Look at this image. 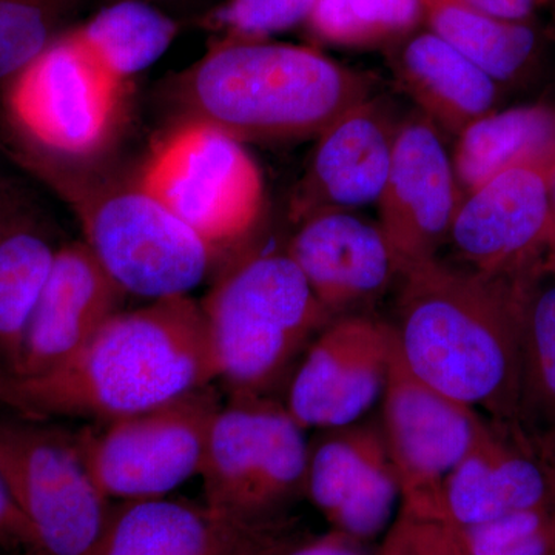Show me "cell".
I'll use <instances>...</instances> for the list:
<instances>
[{
    "instance_id": "obj_1",
    "label": "cell",
    "mask_w": 555,
    "mask_h": 555,
    "mask_svg": "<svg viewBox=\"0 0 555 555\" xmlns=\"http://www.w3.org/2000/svg\"><path fill=\"white\" fill-rule=\"evenodd\" d=\"M201 302L185 297L120 310L80 349L36 374L0 367V408L28 420L112 422L214 385Z\"/></svg>"
},
{
    "instance_id": "obj_2",
    "label": "cell",
    "mask_w": 555,
    "mask_h": 555,
    "mask_svg": "<svg viewBox=\"0 0 555 555\" xmlns=\"http://www.w3.org/2000/svg\"><path fill=\"white\" fill-rule=\"evenodd\" d=\"M535 268L485 275L434 258L401 272L392 326L409 371L443 396L521 429L525 292Z\"/></svg>"
},
{
    "instance_id": "obj_3",
    "label": "cell",
    "mask_w": 555,
    "mask_h": 555,
    "mask_svg": "<svg viewBox=\"0 0 555 555\" xmlns=\"http://www.w3.org/2000/svg\"><path fill=\"white\" fill-rule=\"evenodd\" d=\"M374 89L367 75L310 47L218 38L178 76L175 96L188 119L246 144L318 138Z\"/></svg>"
},
{
    "instance_id": "obj_4",
    "label": "cell",
    "mask_w": 555,
    "mask_h": 555,
    "mask_svg": "<svg viewBox=\"0 0 555 555\" xmlns=\"http://www.w3.org/2000/svg\"><path fill=\"white\" fill-rule=\"evenodd\" d=\"M199 302L215 379L230 396H269L332 321L286 250L238 259Z\"/></svg>"
},
{
    "instance_id": "obj_5",
    "label": "cell",
    "mask_w": 555,
    "mask_h": 555,
    "mask_svg": "<svg viewBox=\"0 0 555 555\" xmlns=\"http://www.w3.org/2000/svg\"><path fill=\"white\" fill-rule=\"evenodd\" d=\"M53 181L72 199L82 243L127 295L185 297L221 257L138 181L98 188Z\"/></svg>"
},
{
    "instance_id": "obj_6",
    "label": "cell",
    "mask_w": 555,
    "mask_h": 555,
    "mask_svg": "<svg viewBox=\"0 0 555 555\" xmlns=\"http://www.w3.org/2000/svg\"><path fill=\"white\" fill-rule=\"evenodd\" d=\"M309 438L284 403L230 396L208 430L199 477L206 505L241 520H266L306 494Z\"/></svg>"
},
{
    "instance_id": "obj_7",
    "label": "cell",
    "mask_w": 555,
    "mask_h": 555,
    "mask_svg": "<svg viewBox=\"0 0 555 555\" xmlns=\"http://www.w3.org/2000/svg\"><path fill=\"white\" fill-rule=\"evenodd\" d=\"M138 182L219 255L246 240L264 207L262 175L243 142L199 120L167 134Z\"/></svg>"
},
{
    "instance_id": "obj_8",
    "label": "cell",
    "mask_w": 555,
    "mask_h": 555,
    "mask_svg": "<svg viewBox=\"0 0 555 555\" xmlns=\"http://www.w3.org/2000/svg\"><path fill=\"white\" fill-rule=\"evenodd\" d=\"M122 89L72 27L7 83L3 105L33 158L86 159L109 144Z\"/></svg>"
},
{
    "instance_id": "obj_9",
    "label": "cell",
    "mask_w": 555,
    "mask_h": 555,
    "mask_svg": "<svg viewBox=\"0 0 555 555\" xmlns=\"http://www.w3.org/2000/svg\"><path fill=\"white\" fill-rule=\"evenodd\" d=\"M214 385L75 434L94 483L108 500L163 499L199 476L208 430L221 406Z\"/></svg>"
},
{
    "instance_id": "obj_10",
    "label": "cell",
    "mask_w": 555,
    "mask_h": 555,
    "mask_svg": "<svg viewBox=\"0 0 555 555\" xmlns=\"http://www.w3.org/2000/svg\"><path fill=\"white\" fill-rule=\"evenodd\" d=\"M0 480L40 555H87L112 507L75 436L36 420L0 418Z\"/></svg>"
},
{
    "instance_id": "obj_11",
    "label": "cell",
    "mask_w": 555,
    "mask_h": 555,
    "mask_svg": "<svg viewBox=\"0 0 555 555\" xmlns=\"http://www.w3.org/2000/svg\"><path fill=\"white\" fill-rule=\"evenodd\" d=\"M379 429L401 492V507L437 518L441 488L473 447L488 416L416 378L398 347L382 400Z\"/></svg>"
},
{
    "instance_id": "obj_12",
    "label": "cell",
    "mask_w": 555,
    "mask_h": 555,
    "mask_svg": "<svg viewBox=\"0 0 555 555\" xmlns=\"http://www.w3.org/2000/svg\"><path fill=\"white\" fill-rule=\"evenodd\" d=\"M396 349L392 323L371 313L334 318L298 361L284 406L306 430L360 422L385 393Z\"/></svg>"
},
{
    "instance_id": "obj_13",
    "label": "cell",
    "mask_w": 555,
    "mask_h": 555,
    "mask_svg": "<svg viewBox=\"0 0 555 555\" xmlns=\"http://www.w3.org/2000/svg\"><path fill=\"white\" fill-rule=\"evenodd\" d=\"M555 156L511 167L467 193L449 244L465 268L517 275L542 264L553 236Z\"/></svg>"
},
{
    "instance_id": "obj_14",
    "label": "cell",
    "mask_w": 555,
    "mask_h": 555,
    "mask_svg": "<svg viewBox=\"0 0 555 555\" xmlns=\"http://www.w3.org/2000/svg\"><path fill=\"white\" fill-rule=\"evenodd\" d=\"M441 130L422 112L401 120L378 199L379 228L401 272L438 258L462 204Z\"/></svg>"
},
{
    "instance_id": "obj_15",
    "label": "cell",
    "mask_w": 555,
    "mask_h": 555,
    "mask_svg": "<svg viewBox=\"0 0 555 555\" xmlns=\"http://www.w3.org/2000/svg\"><path fill=\"white\" fill-rule=\"evenodd\" d=\"M318 433L309 441L306 495L347 539L382 534L401 492L378 422Z\"/></svg>"
},
{
    "instance_id": "obj_16",
    "label": "cell",
    "mask_w": 555,
    "mask_h": 555,
    "mask_svg": "<svg viewBox=\"0 0 555 555\" xmlns=\"http://www.w3.org/2000/svg\"><path fill=\"white\" fill-rule=\"evenodd\" d=\"M334 318L369 313L400 269L379 224L357 211H323L298 222L284 248Z\"/></svg>"
},
{
    "instance_id": "obj_17",
    "label": "cell",
    "mask_w": 555,
    "mask_h": 555,
    "mask_svg": "<svg viewBox=\"0 0 555 555\" xmlns=\"http://www.w3.org/2000/svg\"><path fill=\"white\" fill-rule=\"evenodd\" d=\"M281 543L269 521L163 496L109 507L87 555H273Z\"/></svg>"
},
{
    "instance_id": "obj_18",
    "label": "cell",
    "mask_w": 555,
    "mask_h": 555,
    "mask_svg": "<svg viewBox=\"0 0 555 555\" xmlns=\"http://www.w3.org/2000/svg\"><path fill=\"white\" fill-rule=\"evenodd\" d=\"M400 124L383 101L367 100L318 137L309 169L292 196L291 218L357 211L378 203L389 177Z\"/></svg>"
},
{
    "instance_id": "obj_19",
    "label": "cell",
    "mask_w": 555,
    "mask_h": 555,
    "mask_svg": "<svg viewBox=\"0 0 555 555\" xmlns=\"http://www.w3.org/2000/svg\"><path fill=\"white\" fill-rule=\"evenodd\" d=\"M126 297L86 244L61 246L16 361L5 371L36 374L56 366L124 310Z\"/></svg>"
},
{
    "instance_id": "obj_20",
    "label": "cell",
    "mask_w": 555,
    "mask_h": 555,
    "mask_svg": "<svg viewBox=\"0 0 555 555\" xmlns=\"http://www.w3.org/2000/svg\"><path fill=\"white\" fill-rule=\"evenodd\" d=\"M540 506L553 503L528 436L486 418L473 447L444 480L437 520L465 528Z\"/></svg>"
},
{
    "instance_id": "obj_21",
    "label": "cell",
    "mask_w": 555,
    "mask_h": 555,
    "mask_svg": "<svg viewBox=\"0 0 555 555\" xmlns=\"http://www.w3.org/2000/svg\"><path fill=\"white\" fill-rule=\"evenodd\" d=\"M387 49L401 89L438 129L459 137L495 112L500 83L436 33L416 28Z\"/></svg>"
},
{
    "instance_id": "obj_22",
    "label": "cell",
    "mask_w": 555,
    "mask_h": 555,
    "mask_svg": "<svg viewBox=\"0 0 555 555\" xmlns=\"http://www.w3.org/2000/svg\"><path fill=\"white\" fill-rule=\"evenodd\" d=\"M456 138L452 164L467 195L511 167L555 156V107L495 109Z\"/></svg>"
},
{
    "instance_id": "obj_23",
    "label": "cell",
    "mask_w": 555,
    "mask_h": 555,
    "mask_svg": "<svg viewBox=\"0 0 555 555\" xmlns=\"http://www.w3.org/2000/svg\"><path fill=\"white\" fill-rule=\"evenodd\" d=\"M422 9L423 27L499 83L521 78L539 57L540 35L531 21L502 20L466 0H422Z\"/></svg>"
},
{
    "instance_id": "obj_24",
    "label": "cell",
    "mask_w": 555,
    "mask_h": 555,
    "mask_svg": "<svg viewBox=\"0 0 555 555\" xmlns=\"http://www.w3.org/2000/svg\"><path fill=\"white\" fill-rule=\"evenodd\" d=\"M73 30L102 69L126 86L166 54L179 24L147 0H118Z\"/></svg>"
},
{
    "instance_id": "obj_25",
    "label": "cell",
    "mask_w": 555,
    "mask_h": 555,
    "mask_svg": "<svg viewBox=\"0 0 555 555\" xmlns=\"http://www.w3.org/2000/svg\"><path fill=\"white\" fill-rule=\"evenodd\" d=\"M57 248L35 219L17 211L0 225V367H13Z\"/></svg>"
},
{
    "instance_id": "obj_26",
    "label": "cell",
    "mask_w": 555,
    "mask_h": 555,
    "mask_svg": "<svg viewBox=\"0 0 555 555\" xmlns=\"http://www.w3.org/2000/svg\"><path fill=\"white\" fill-rule=\"evenodd\" d=\"M520 426L526 436L555 427V275L542 264L526 283Z\"/></svg>"
},
{
    "instance_id": "obj_27",
    "label": "cell",
    "mask_w": 555,
    "mask_h": 555,
    "mask_svg": "<svg viewBox=\"0 0 555 555\" xmlns=\"http://www.w3.org/2000/svg\"><path fill=\"white\" fill-rule=\"evenodd\" d=\"M306 25L332 46L387 47L423 27L422 0H320Z\"/></svg>"
},
{
    "instance_id": "obj_28",
    "label": "cell",
    "mask_w": 555,
    "mask_h": 555,
    "mask_svg": "<svg viewBox=\"0 0 555 555\" xmlns=\"http://www.w3.org/2000/svg\"><path fill=\"white\" fill-rule=\"evenodd\" d=\"M90 0H0V86L30 65Z\"/></svg>"
},
{
    "instance_id": "obj_29",
    "label": "cell",
    "mask_w": 555,
    "mask_h": 555,
    "mask_svg": "<svg viewBox=\"0 0 555 555\" xmlns=\"http://www.w3.org/2000/svg\"><path fill=\"white\" fill-rule=\"evenodd\" d=\"M554 506L531 507L485 524L454 528L463 555H546Z\"/></svg>"
},
{
    "instance_id": "obj_30",
    "label": "cell",
    "mask_w": 555,
    "mask_h": 555,
    "mask_svg": "<svg viewBox=\"0 0 555 555\" xmlns=\"http://www.w3.org/2000/svg\"><path fill=\"white\" fill-rule=\"evenodd\" d=\"M320 0H224L199 17L204 30L218 38L269 39L308 24Z\"/></svg>"
},
{
    "instance_id": "obj_31",
    "label": "cell",
    "mask_w": 555,
    "mask_h": 555,
    "mask_svg": "<svg viewBox=\"0 0 555 555\" xmlns=\"http://www.w3.org/2000/svg\"><path fill=\"white\" fill-rule=\"evenodd\" d=\"M379 555H463L451 526L401 507Z\"/></svg>"
},
{
    "instance_id": "obj_32",
    "label": "cell",
    "mask_w": 555,
    "mask_h": 555,
    "mask_svg": "<svg viewBox=\"0 0 555 555\" xmlns=\"http://www.w3.org/2000/svg\"><path fill=\"white\" fill-rule=\"evenodd\" d=\"M0 550L17 555H40L24 517L0 480Z\"/></svg>"
},
{
    "instance_id": "obj_33",
    "label": "cell",
    "mask_w": 555,
    "mask_h": 555,
    "mask_svg": "<svg viewBox=\"0 0 555 555\" xmlns=\"http://www.w3.org/2000/svg\"><path fill=\"white\" fill-rule=\"evenodd\" d=\"M353 540L334 532L323 539L309 540L297 545H283L275 555H363L352 545Z\"/></svg>"
},
{
    "instance_id": "obj_34",
    "label": "cell",
    "mask_w": 555,
    "mask_h": 555,
    "mask_svg": "<svg viewBox=\"0 0 555 555\" xmlns=\"http://www.w3.org/2000/svg\"><path fill=\"white\" fill-rule=\"evenodd\" d=\"M476 9L509 21H531L537 10L550 0H466Z\"/></svg>"
},
{
    "instance_id": "obj_35",
    "label": "cell",
    "mask_w": 555,
    "mask_h": 555,
    "mask_svg": "<svg viewBox=\"0 0 555 555\" xmlns=\"http://www.w3.org/2000/svg\"><path fill=\"white\" fill-rule=\"evenodd\" d=\"M528 438L537 462L545 476L551 503L555 506V427L543 430V433L532 434Z\"/></svg>"
},
{
    "instance_id": "obj_36",
    "label": "cell",
    "mask_w": 555,
    "mask_h": 555,
    "mask_svg": "<svg viewBox=\"0 0 555 555\" xmlns=\"http://www.w3.org/2000/svg\"><path fill=\"white\" fill-rule=\"evenodd\" d=\"M21 208H17L16 201L13 199V193L7 185L0 182V225L9 221L13 215H16Z\"/></svg>"
},
{
    "instance_id": "obj_37",
    "label": "cell",
    "mask_w": 555,
    "mask_h": 555,
    "mask_svg": "<svg viewBox=\"0 0 555 555\" xmlns=\"http://www.w3.org/2000/svg\"><path fill=\"white\" fill-rule=\"evenodd\" d=\"M147 2L163 10H184L188 7L195 5L199 0H147Z\"/></svg>"
},
{
    "instance_id": "obj_38",
    "label": "cell",
    "mask_w": 555,
    "mask_h": 555,
    "mask_svg": "<svg viewBox=\"0 0 555 555\" xmlns=\"http://www.w3.org/2000/svg\"><path fill=\"white\" fill-rule=\"evenodd\" d=\"M542 268L546 272L554 273L555 275V240L551 241L550 246L546 248L545 257H543Z\"/></svg>"
},
{
    "instance_id": "obj_39",
    "label": "cell",
    "mask_w": 555,
    "mask_h": 555,
    "mask_svg": "<svg viewBox=\"0 0 555 555\" xmlns=\"http://www.w3.org/2000/svg\"><path fill=\"white\" fill-rule=\"evenodd\" d=\"M546 555H555V506L553 511V528H551L550 550Z\"/></svg>"
},
{
    "instance_id": "obj_40",
    "label": "cell",
    "mask_w": 555,
    "mask_h": 555,
    "mask_svg": "<svg viewBox=\"0 0 555 555\" xmlns=\"http://www.w3.org/2000/svg\"><path fill=\"white\" fill-rule=\"evenodd\" d=\"M553 240H555V178L553 182V236H551V241Z\"/></svg>"
},
{
    "instance_id": "obj_41",
    "label": "cell",
    "mask_w": 555,
    "mask_h": 555,
    "mask_svg": "<svg viewBox=\"0 0 555 555\" xmlns=\"http://www.w3.org/2000/svg\"><path fill=\"white\" fill-rule=\"evenodd\" d=\"M554 2H555V0H554Z\"/></svg>"
}]
</instances>
